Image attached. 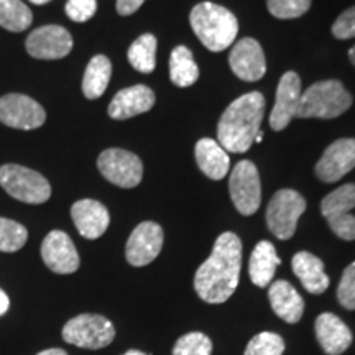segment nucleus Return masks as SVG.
Returning a JSON list of instances; mask_svg holds the SVG:
<instances>
[{
  "instance_id": "obj_1",
  "label": "nucleus",
  "mask_w": 355,
  "mask_h": 355,
  "mask_svg": "<svg viewBox=\"0 0 355 355\" xmlns=\"http://www.w3.org/2000/svg\"><path fill=\"white\" fill-rule=\"evenodd\" d=\"M242 268V242L234 232L217 237L212 254L199 266L194 277V290L209 304L225 303L239 286Z\"/></svg>"
},
{
  "instance_id": "obj_2",
  "label": "nucleus",
  "mask_w": 355,
  "mask_h": 355,
  "mask_svg": "<svg viewBox=\"0 0 355 355\" xmlns=\"http://www.w3.org/2000/svg\"><path fill=\"white\" fill-rule=\"evenodd\" d=\"M265 112V97L248 92L237 97L222 114L217 125V141L227 153H245L254 144Z\"/></svg>"
},
{
  "instance_id": "obj_3",
  "label": "nucleus",
  "mask_w": 355,
  "mask_h": 355,
  "mask_svg": "<svg viewBox=\"0 0 355 355\" xmlns=\"http://www.w3.org/2000/svg\"><path fill=\"white\" fill-rule=\"evenodd\" d=\"M189 21L199 42L214 53L232 46L239 35V21L234 13L212 2L198 3L191 10Z\"/></svg>"
},
{
  "instance_id": "obj_4",
  "label": "nucleus",
  "mask_w": 355,
  "mask_h": 355,
  "mask_svg": "<svg viewBox=\"0 0 355 355\" xmlns=\"http://www.w3.org/2000/svg\"><path fill=\"white\" fill-rule=\"evenodd\" d=\"M352 105V96L337 79L314 83L301 94L300 119H336L347 112Z\"/></svg>"
},
{
  "instance_id": "obj_5",
  "label": "nucleus",
  "mask_w": 355,
  "mask_h": 355,
  "mask_svg": "<svg viewBox=\"0 0 355 355\" xmlns=\"http://www.w3.org/2000/svg\"><path fill=\"white\" fill-rule=\"evenodd\" d=\"M0 186L17 201L43 204L51 198V186L38 171L15 163L0 166Z\"/></svg>"
},
{
  "instance_id": "obj_6",
  "label": "nucleus",
  "mask_w": 355,
  "mask_h": 355,
  "mask_svg": "<svg viewBox=\"0 0 355 355\" xmlns=\"http://www.w3.org/2000/svg\"><path fill=\"white\" fill-rule=\"evenodd\" d=\"M306 211V201L298 191L279 189L266 207V225L279 241H288L296 232L300 217Z\"/></svg>"
},
{
  "instance_id": "obj_7",
  "label": "nucleus",
  "mask_w": 355,
  "mask_h": 355,
  "mask_svg": "<svg viewBox=\"0 0 355 355\" xmlns=\"http://www.w3.org/2000/svg\"><path fill=\"white\" fill-rule=\"evenodd\" d=\"M115 327L101 314H79L63 327V339L81 349H104L112 344Z\"/></svg>"
},
{
  "instance_id": "obj_8",
  "label": "nucleus",
  "mask_w": 355,
  "mask_h": 355,
  "mask_svg": "<svg viewBox=\"0 0 355 355\" xmlns=\"http://www.w3.org/2000/svg\"><path fill=\"white\" fill-rule=\"evenodd\" d=\"M355 184L347 183L327 194L321 202V212L332 232L343 241H355Z\"/></svg>"
},
{
  "instance_id": "obj_9",
  "label": "nucleus",
  "mask_w": 355,
  "mask_h": 355,
  "mask_svg": "<svg viewBox=\"0 0 355 355\" xmlns=\"http://www.w3.org/2000/svg\"><path fill=\"white\" fill-rule=\"evenodd\" d=\"M101 175L115 186L123 189L135 188L144 178V165L135 153L122 148L104 150L97 158Z\"/></svg>"
},
{
  "instance_id": "obj_10",
  "label": "nucleus",
  "mask_w": 355,
  "mask_h": 355,
  "mask_svg": "<svg viewBox=\"0 0 355 355\" xmlns=\"http://www.w3.org/2000/svg\"><path fill=\"white\" fill-rule=\"evenodd\" d=\"M230 198L235 209L242 216H252L259 211L261 202V184L257 166L248 159H242L234 166L229 180Z\"/></svg>"
},
{
  "instance_id": "obj_11",
  "label": "nucleus",
  "mask_w": 355,
  "mask_h": 355,
  "mask_svg": "<svg viewBox=\"0 0 355 355\" xmlns=\"http://www.w3.org/2000/svg\"><path fill=\"white\" fill-rule=\"evenodd\" d=\"M0 122L19 130H35L46 122V112L32 97L12 92L0 97Z\"/></svg>"
},
{
  "instance_id": "obj_12",
  "label": "nucleus",
  "mask_w": 355,
  "mask_h": 355,
  "mask_svg": "<svg viewBox=\"0 0 355 355\" xmlns=\"http://www.w3.org/2000/svg\"><path fill=\"white\" fill-rule=\"evenodd\" d=\"M26 53L37 60H61L73 50V37L64 26L44 25L26 37Z\"/></svg>"
},
{
  "instance_id": "obj_13",
  "label": "nucleus",
  "mask_w": 355,
  "mask_h": 355,
  "mask_svg": "<svg viewBox=\"0 0 355 355\" xmlns=\"http://www.w3.org/2000/svg\"><path fill=\"white\" fill-rule=\"evenodd\" d=\"M163 247V229L157 222L146 220L137 225L125 245L127 261L133 266H145L157 259Z\"/></svg>"
},
{
  "instance_id": "obj_14",
  "label": "nucleus",
  "mask_w": 355,
  "mask_h": 355,
  "mask_svg": "<svg viewBox=\"0 0 355 355\" xmlns=\"http://www.w3.org/2000/svg\"><path fill=\"white\" fill-rule=\"evenodd\" d=\"M42 259L44 265L58 275L78 272L81 260L74 242L63 230H51L42 243Z\"/></svg>"
},
{
  "instance_id": "obj_15",
  "label": "nucleus",
  "mask_w": 355,
  "mask_h": 355,
  "mask_svg": "<svg viewBox=\"0 0 355 355\" xmlns=\"http://www.w3.org/2000/svg\"><path fill=\"white\" fill-rule=\"evenodd\" d=\"M303 91H301V79L295 71H288L279 79L277 87V97H275V105L270 114V127L275 132L285 130L293 119L298 112L300 99Z\"/></svg>"
},
{
  "instance_id": "obj_16",
  "label": "nucleus",
  "mask_w": 355,
  "mask_h": 355,
  "mask_svg": "<svg viewBox=\"0 0 355 355\" xmlns=\"http://www.w3.org/2000/svg\"><path fill=\"white\" fill-rule=\"evenodd\" d=\"M355 168V139L331 144L316 165V176L324 183H336Z\"/></svg>"
},
{
  "instance_id": "obj_17",
  "label": "nucleus",
  "mask_w": 355,
  "mask_h": 355,
  "mask_svg": "<svg viewBox=\"0 0 355 355\" xmlns=\"http://www.w3.org/2000/svg\"><path fill=\"white\" fill-rule=\"evenodd\" d=\"M229 64L235 76L247 83L259 81L266 73L263 50L254 38H242L235 43L230 51Z\"/></svg>"
},
{
  "instance_id": "obj_18",
  "label": "nucleus",
  "mask_w": 355,
  "mask_h": 355,
  "mask_svg": "<svg viewBox=\"0 0 355 355\" xmlns=\"http://www.w3.org/2000/svg\"><path fill=\"white\" fill-rule=\"evenodd\" d=\"M155 105V92L148 86L137 84L125 87L114 96L109 104V117L114 121H127L135 115L148 112Z\"/></svg>"
},
{
  "instance_id": "obj_19",
  "label": "nucleus",
  "mask_w": 355,
  "mask_h": 355,
  "mask_svg": "<svg viewBox=\"0 0 355 355\" xmlns=\"http://www.w3.org/2000/svg\"><path fill=\"white\" fill-rule=\"evenodd\" d=\"M71 217L78 232L89 241H96L104 235L110 224L107 207L96 199H81L74 202L71 207Z\"/></svg>"
},
{
  "instance_id": "obj_20",
  "label": "nucleus",
  "mask_w": 355,
  "mask_h": 355,
  "mask_svg": "<svg viewBox=\"0 0 355 355\" xmlns=\"http://www.w3.org/2000/svg\"><path fill=\"white\" fill-rule=\"evenodd\" d=\"M316 337L327 355H340L352 345V332L343 319L332 313L319 314L314 324Z\"/></svg>"
},
{
  "instance_id": "obj_21",
  "label": "nucleus",
  "mask_w": 355,
  "mask_h": 355,
  "mask_svg": "<svg viewBox=\"0 0 355 355\" xmlns=\"http://www.w3.org/2000/svg\"><path fill=\"white\" fill-rule=\"evenodd\" d=\"M268 298L275 314L285 322L296 324L303 318L304 301L296 288L285 279H278L270 285Z\"/></svg>"
},
{
  "instance_id": "obj_22",
  "label": "nucleus",
  "mask_w": 355,
  "mask_h": 355,
  "mask_svg": "<svg viewBox=\"0 0 355 355\" xmlns=\"http://www.w3.org/2000/svg\"><path fill=\"white\" fill-rule=\"evenodd\" d=\"M293 273L300 278L301 285L311 295H322L329 288V277L324 272V263L309 252H298L291 260Z\"/></svg>"
},
{
  "instance_id": "obj_23",
  "label": "nucleus",
  "mask_w": 355,
  "mask_h": 355,
  "mask_svg": "<svg viewBox=\"0 0 355 355\" xmlns=\"http://www.w3.org/2000/svg\"><path fill=\"white\" fill-rule=\"evenodd\" d=\"M194 155H196L199 170L207 178L214 181H220L227 176L230 158L217 140L201 139L196 144Z\"/></svg>"
},
{
  "instance_id": "obj_24",
  "label": "nucleus",
  "mask_w": 355,
  "mask_h": 355,
  "mask_svg": "<svg viewBox=\"0 0 355 355\" xmlns=\"http://www.w3.org/2000/svg\"><path fill=\"white\" fill-rule=\"evenodd\" d=\"M279 265H282V259L278 257L273 243L268 241L259 242L248 261V275H250L252 283L259 288H266L272 283L273 275Z\"/></svg>"
},
{
  "instance_id": "obj_25",
  "label": "nucleus",
  "mask_w": 355,
  "mask_h": 355,
  "mask_svg": "<svg viewBox=\"0 0 355 355\" xmlns=\"http://www.w3.org/2000/svg\"><path fill=\"white\" fill-rule=\"evenodd\" d=\"M112 76V63L107 56L97 55L89 61L83 78V94L86 99L94 101L104 94Z\"/></svg>"
},
{
  "instance_id": "obj_26",
  "label": "nucleus",
  "mask_w": 355,
  "mask_h": 355,
  "mask_svg": "<svg viewBox=\"0 0 355 355\" xmlns=\"http://www.w3.org/2000/svg\"><path fill=\"white\" fill-rule=\"evenodd\" d=\"M199 68L193 53L186 46H176L170 56V79L178 87H189L198 81Z\"/></svg>"
},
{
  "instance_id": "obj_27",
  "label": "nucleus",
  "mask_w": 355,
  "mask_h": 355,
  "mask_svg": "<svg viewBox=\"0 0 355 355\" xmlns=\"http://www.w3.org/2000/svg\"><path fill=\"white\" fill-rule=\"evenodd\" d=\"M157 46L158 42L155 35H141L128 48V63L132 64L133 69H137L141 74L153 73L155 68H157Z\"/></svg>"
},
{
  "instance_id": "obj_28",
  "label": "nucleus",
  "mask_w": 355,
  "mask_h": 355,
  "mask_svg": "<svg viewBox=\"0 0 355 355\" xmlns=\"http://www.w3.org/2000/svg\"><path fill=\"white\" fill-rule=\"evenodd\" d=\"M33 13L21 0H0V26L13 33L30 28Z\"/></svg>"
},
{
  "instance_id": "obj_29",
  "label": "nucleus",
  "mask_w": 355,
  "mask_h": 355,
  "mask_svg": "<svg viewBox=\"0 0 355 355\" xmlns=\"http://www.w3.org/2000/svg\"><path fill=\"white\" fill-rule=\"evenodd\" d=\"M28 241V230L20 222L0 217V252L13 254L19 252L20 248Z\"/></svg>"
},
{
  "instance_id": "obj_30",
  "label": "nucleus",
  "mask_w": 355,
  "mask_h": 355,
  "mask_svg": "<svg viewBox=\"0 0 355 355\" xmlns=\"http://www.w3.org/2000/svg\"><path fill=\"white\" fill-rule=\"evenodd\" d=\"M212 343L202 332H188L176 340L173 355H211Z\"/></svg>"
},
{
  "instance_id": "obj_31",
  "label": "nucleus",
  "mask_w": 355,
  "mask_h": 355,
  "mask_svg": "<svg viewBox=\"0 0 355 355\" xmlns=\"http://www.w3.org/2000/svg\"><path fill=\"white\" fill-rule=\"evenodd\" d=\"M285 340L275 332H260L252 337L243 355H283Z\"/></svg>"
},
{
  "instance_id": "obj_32",
  "label": "nucleus",
  "mask_w": 355,
  "mask_h": 355,
  "mask_svg": "<svg viewBox=\"0 0 355 355\" xmlns=\"http://www.w3.org/2000/svg\"><path fill=\"white\" fill-rule=\"evenodd\" d=\"M270 13L277 19H298L309 10L311 0H266Z\"/></svg>"
},
{
  "instance_id": "obj_33",
  "label": "nucleus",
  "mask_w": 355,
  "mask_h": 355,
  "mask_svg": "<svg viewBox=\"0 0 355 355\" xmlns=\"http://www.w3.org/2000/svg\"><path fill=\"white\" fill-rule=\"evenodd\" d=\"M337 300L343 308L355 309V261L344 270L339 286H337Z\"/></svg>"
},
{
  "instance_id": "obj_34",
  "label": "nucleus",
  "mask_w": 355,
  "mask_h": 355,
  "mask_svg": "<svg viewBox=\"0 0 355 355\" xmlns=\"http://www.w3.org/2000/svg\"><path fill=\"white\" fill-rule=\"evenodd\" d=\"M97 0H68L64 12L76 24H84L96 15Z\"/></svg>"
},
{
  "instance_id": "obj_35",
  "label": "nucleus",
  "mask_w": 355,
  "mask_h": 355,
  "mask_svg": "<svg viewBox=\"0 0 355 355\" xmlns=\"http://www.w3.org/2000/svg\"><path fill=\"white\" fill-rule=\"evenodd\" d=\"M332 35L339 40L355 37V6L340 13L339 19L332 25Z\"/></svg>"
},
{
  "instance_id": "obj_36",
  "label": "nucleus",
  "mask_w": 355,
  "mask_h": 355,
  "mask_svg": "<svg viewBox=\"0 0 355 355\" xmlns=\"http://www.w3.org/2000/svg\"><path fill=\"white\" fill-rule=\"evenodd\" d=\"M145 0H117V13L122 17H128L132 13H135L139 8L144 6Z\"/></svg>"
},
{
  "instance_id": "obj_37",
  "label": "nucleus",
  "mask_w": 355,
  "mask_h": 355,
  "mask_svg": "<svg viewBox=\"0 0 355 355\" xmlns=\"http://www.w3.org/2000/svg\"><path fill=\"white\" fill-rule=\"evenodd\" d=\"M8 308H10V300H8L6 291L0 290V316H2V314H6Z\"/></svg>"
},
{
  "instance_id": "obj_38",
  "label": "nucleus",
  "mask_w": 355,
  "mask_h": 355,
  "mask_svg": "<svg viewBox=\"0 0 355 355\" xmlns=\"http://www.w3.org/2000/svg\"><path fill=\"white\" fill-rule=\"evenodd\" d=\"M37 355H68L63 349H46Z\"/></svg>"
},
{
  "instance_id": "obj_39",
  "label": "nucleus",
  "mask_w": 355,
  "mask_h": 355,
  "mask_svg": "<svg viewBox=\"0 0 355 355\" xmlns=\"http://www.w3.org/2000/svg\"><path fill=\"white\" fill-rule=\"evenodd\" d=\"M349 60L352 61V64L355 66V44L352 48H350V51H349Z\"/></svg>"
},
{
  "instance_id": "obj_40",
  "label": "nucleus",
  "mask_w": 355,
  "mask_h": 355,
  "mask_svg": "<svg viewBox=\"0 0 355 355\" xmlns=\"http://www.w3.org/2000/svg\"><path fill=\"white\" fill-rule=\"evenodd\" d=\"M30 2L35 3V6H44V3L51 2V0H30Z\"/></svg>"
},
{
  "instance_id": "obj_41",
  "label": "nucleus",
  "mask_w": 355,
  "mask_h": 355,
  "mask_svg": "<svg viewBox=\"0 0 355 355\" xmlns=\"http://www.w3.org/2000/svg\"><path fill=\"white\" fill-rule=\"evenodd\" d=\"M261 140H263V132H259V133H257V137H255V144H261Z\"/></svg>"
},
{
  "instance_id": "obj_42",
  "label": "nucleus",
  "mask_w": 355,
  "mask_h": 355,
  "mask_svg": "<svg viewBox=\"0 0 355 355\" xmlns=\"http://www.w3.org/2000/svg\"><path fill=\"white\" fill-rule=\"evenodd\" d=\"M123 355H145V354L140 352V350H128V352H125Z\"/></svg>"
}]
</instances>
